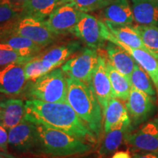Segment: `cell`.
<instances>
[{
  "label": "cell",
  "instance_id": "obj_1",
  "mask_svg": "<svg viewBox=\"0 0 158 158\" xmlns=\"http://www.w3.org/2000/svg\"><path fill=\"white\" fill-rule=\"evenodd\" d=\"M25 120L60 130L96 144L98 138L68 102H47L38 100L25 102Z\"/></svg>",
  "mask_w": 158,
  "mask_h": 158
},
{
  "label": "cell",
  "instance_id": "obj_2",
  "mask_svg": "<svg viewBox=\"0 0 158 158\" xmlns=\"http://www.w3.org/2000/svg\"><path fill=\"white\" fill-rule=\"evenodd\" d=\"M37 141L32 155L49 158H64L86 155L93 144L60 130L36 124Z\"/></svg>",
  "mask_w": 158,
  "mask_h": 158
},
{
  "label": "cell",
  "instance_id": "obj_3",
  "mask_svg": "<svg viewBox=\"0 0 158 158\" xmlns=\"http://www.w3.org/2000/svg\"><path fill=\"white\" fill-rule=\"evenodd\" d=\"M67 102L99 138L102 132V111L92 85L67 78Z\"/></svg>",
  "mask_w": 158,
  "mask_h": 158
},
{
  "label": "cell",
  "instance_id": "obj_4",
  "mask_svg": "<svg viewBox=\"0 0 158 158\" xmlns=\"http://www.w3.org/2000/svg\"><path fill=\"white\" fill-rule=\"evenodd\" d=\"M27 84L25 96L47 102H67L68 83L62 68H56Z\"/></svg>",
  "mask_w": 158,
  "mask_h": 158
},
{
  "label": "cell",
  "instance_id": "obj_5",
  "mask_svg": "<svg viewBox=\"0 0 158 158\" xmlns=\"http://www.w3.org/2000/svg\"><path fill=\"white\" fill-rule=\"evenodd\" d=\"M12 35L30 39L41 47L48 46L56 40V35L49 30L43 20L29 15H21L11 20Z\"/></svg>",
  "mask_w": 158,
  "mask_h": 158
},
{
  "label": "cell",
  "instance_id": "obj_6",
  "mask_svg": "<svg viewBox=\"0 0 158 158\" xmlns=\"http://www.w3.org/2000/svg\"><path fill=\"white\" fill-rule=\"evenodd\" d=\"M98 50L85 48L78 54L69 58L62 65V70L69 78L90 84L98 62Z\"/></svg>",
  "mask_w": 158,
  "mask_h": 158
},
{
  "label": "cell",
  "instance_id": "obj_7",
  "mask_svg": "<svg viewBox=\"0 0 158 158\" xmlns=\"http://www.w3.org/2000/svg\"><path fill=\"white\" fill-rule=\"evenodd\" d=\"M82 13L72 4H63L59 5L44 21L49 30L56 35L73 34Z\"/></svg>",
  "mask_w": 158,
  "mask_h": 158
},
{
  "label": "cell",
  "instance_id": "obj_8",
  "mask_svg": "<svg viewBox=\"0 0 158 158\" xmlns=\"http://www.w3.org/2000/svg\"><path fill=\"white\" fill-rule=\"evenodd\" d=\"M36 124L23 120L8 130V147L15 152L33 155L37 145Z\"/></svg>",
  "mask_w": 158,
  "mask_h": 158
},
{
  "label": "cell",
  "instance_id": "obj_9",
  "mask_svg": "<svg viewBox=\"0 0 158 158\" xmlns=\"http://www.w3.org/2000/svg\"><path fill=\"white\" fill-rule=\"evenodd\" d=\"M102 35L106 40L109 41L121 47L125 50L134 59L149 75L150 78L152 80L156 89L158 92V60L149 51L141 48H134L129 45L124 44L121 41L118 40L108 29L107 26L104 23L102 27Z\"/></svg>",
  "mask_w": 158,
  "mask_h": 158
},
{
  "label": "cell",
  "instance_id": "obj_10",
  "mask_svg": "<svg viewBox=\"0 0 158 158\" xmlns=\"http://www.w3.org/2000/svg\"><path fill=\"white\" fill-rule=\"evenodd\" d=\"M103 24L104 22L83 12L81 18L74 29L73 34L89 48L98 50L103 46L106 42L102 35Z\"/></svg>",
  "mask_w": 158,
  "mask_h": 158
},
{
  "label": "cell",
  "instance_id": "obj_11",
  "mask_svg": "<svg viewBox=\"0 0 158 158\" xmlns=\"http://www.w3.org/2000/svg\"><path fill=\"white\" fill-rule=\"evenodd\" d=\"M25 64L13 63L0 69V93L19 95L23 93L27 86L24 73Z\"/></svg>",
  "mask_w": 158,
  "mask_h": 158
},
{
  "label": "cell",
  "instance_id": "obj_12",
  "mask_svg": "<svg viewBox=\"0 0 158 158\" xmlns=\"http://www.w3.org/2000/svg\"><path fill=\"white\" fill-rule=\"evenodd\" d=\"M125 106L133 127L147 120L155 109L152 97L133 87H131Z\"/></svg>",
  "mask_w": 158,
  "mask_h": 158
},
{
  "label": "cell",
  "instance_id": "obj_13",
  "mask_svg": "<svg viewBox=\"0 0 158 158\" xmlns=\"http://www.w3.org/2000/svg\"><path fill=\"white\" fill-rule=\"evenodd\" d=\"M125 142L137 152H158V119L148 122L128 134Z\"/></svg>",
  "mask_w": 158,
  "mask_h": 158
},
{
  "label": "cell",
  "instance_id": "obj_14",
  "mask_svg": "<svg viewBox=\"0 0 158 158\" xmlns=\"http://www.w3.org/2000/svg\"><path fill=\"white\" fill-rule=\"evenodd\" d=\"M98 54V64L94 71L91 85L103 114L108 107L110 100L114 97L106 68L107 59L102 54Z\"/></svg>",
  "mask_w": 158,
  "mask_h": 158
},
{
  "label": "cell",
  "instance_id": "obj_15",
  "mask_svg": "<svg viewBox=\"0 0 158 158\" xmlns=\"http://www.w3.org/2000/svg\"><path fill=\"white\" fill-rule=\"evenodd\" d=\"M25 102L21 99L0 100V125L7 130L25 120Z\"/></svg>",
  "mask_w": 158,
  "mask_h": 158
},
{
  "label": "cell",
  "instance_id": "obj_16",
  "mask_svg": "<svg viewBox=\"0 0 158 158\" xmlns=\"http://www.w3.org/2000/svg\"><path fill=\"white\" fill-rule=\"evenodd\" d=\"M81 43L70 41L49 49L42 55H37L49 71L56 69L66 62L75 53L80 50Z\"/></svg>",
  "mask_w": 158,
  "mask_h": 158
},
{
  "label": "cell",
  "instance_id": "obj_17",
  "mask_svg": "<svg viewBox=\"0 0 158 158\" xmlns=\"http://www.w3.org/2000/svg\"><path fill=\"white\" fill-rule=\"evenodd\" d=\"M133 129L131 120L124 122L106 133L98 149V155L100 157L108 156L115 152L121 146L122 142L125 141L128 134Z\"/></svg>",
  "mask_w": 158,
  "mask_h": 158
},
{
  "label": "cell",
  "instance_id": "obj_18",
  "mask_svg": "<svg viewBox=\"0 0 158 158\" xmlns=\"http://www.w3.org/2000/svg\"><path fill=\"white\" fill-rule=\"evenodd\" d=\"M106 54L110 64L120 73L130 79V75L136 64L133 57L121 47L111 42L106 45Z\"/></svg>",
  "mask_w": 158,
  "mask_h": 158
},
{
  "label": "cell",
  "instance_id": "obj_19",
  "mask_svg": "<svg viewBox=\"0 0 158 158\" xmlns=\"http://www.w3.org/2000/svg\"><path fill=\"white\" fill-rule=\"evenodd\" d=\"M131 8L135 22L158 27V0H132Z\"/></svg>",
  "mask_w": 158,
  "mask_h": 158
},
{
  "label": "cell",
  "instance_id": "obj_20",
  "mask_svg": "<svg viewBox=\"0 0 158 158\" xmlns=\"http://www.w3.org/2000/svg\"><path fill=\"white\" fill-rule=\"evenodd\" d=\"M103 116L104 131L106 134L121 124L130 120L126 106L116 98L110 99Z\"/></svg>",
  "mask_w": 158,
  "mask_h": 158
},
{
  "label": "cell",
  "instance_id": "obj_21",
  "mask_svg": "<svg viewBox=\"0 0 158 158\" xmlns=\"http://www.w3.org/2000/svg\"><path fill=\"white\" fill-rule=\"evenodd\" d=\"M105 20L120 24H132L133 14L127 0H113L103 10Z\"/></svg>",
  "mask_w": 158,
  "mask_h": 158
},
{
  "label": "cell",
  "instance_id": "obj_22",
  "mask_svg": "<svg viewBox=\"0 0 158 158\" xmlns=\"http://www.w3.org/2000/svg\"><path fill=\"white\" fill-rule=\"evenodd\" d=\"M104 23L111 34L118 40L134 48H141L147 50L141 38L136 32L134 27L131 24H120L105 20Z\"/></svg>",
  "mask_w": 158,
  "mask_h": 158
},
{
  "label": "cell",
  "instance_id": "obj_23",
  "mask_svg": "<svg viewBox=\"0 0 158 158\" xmlns=\"http://www.w3.org/2000/svg\"><path fill=\"white\" fill-rule=\"evenodd\" d=\"M0 45L17 51L22 56L33 58L43 48L30 39L19 35H13L0 40Z\"/></svg>",
  "mask_w": 158,
  "mask_h": 158
},
{
  "label": "cell",
  "instance_id": "obj_24",
  "mask_svg": "<svg viewBox=\"0 0 158 158\" xmlns=\"http://www.w3.org/2000/svg\"><path fill=\"white\" fill-rule=\"evenodd\" d=\"M61 0H28L23 5L21 15H29L43 20L50 15L59 5Z\"/></svg>",
  "mask_w": 158,
  "mask_h": 158
},
{
  "label": "cell",
  "instance_id": "obj_25",
  "mask_svg": "<svg viewBox=\"0 0 158 158\" xmlns=\"http://www.w3.org/2000/svg\"><path fill=\"white\" fill-rule=\"evenodd\" d=\"M106 68H107V73L109 77L110 84H111L114 97L124 101H127L129 98L130 90H131V84H130V79L116 70L110 64L108 59Z\"/></svg>",
  "mask_w": 158,
  "mask_h": 158
},
{
  "label": "cell",
  "instance_id": "obj_26",
  "mask_svg": "<svg viewBox=\"0 0 158 158\" xmlns=\"http://www.w3.org/2000/svg\"><path fill=\"white\" fill-rule=\"evenodd\" d=\"M134 29L147 51L158 59V27L152 25H137Z\"/></svg>",
  "mask_w": 158,
  "mask_h": 158
},
{
  "label": "cell",
  "instance_id": "obj_27",
  "mask_svg": "<svg viewBox=\"0 0 158 158\" xmlns=\"http://www.w3.org/2000/svg\"><path fill=\"white\" fill-rule=\"evenodd\" d=\"M130 81L131 87L145 92L152 98L155 96V91L153 88L149 76L141 66L139 67L137 63L135 65L133 73L130 75Z\"/></svg>",
  "mask_w": 158,
  "mask_h": 158
},
{
  "label": "cell",
  "instance_id": "obj_28",
  "mask_svg": "<svg viewBox=\"0 0 158 158\" xmlns=\"http://www.w3.org/2000/svg\"><path fill=\"white\" fill-rule=\"evenodd\" d=\"M113 0H61L59 5L70 3L79 10L88 13L105 8Z\"/></svg>",
  "mask_w": 158,
  "mask_h": 158
},
{
  "label": "cell",
  "instance_id": "obj_29",
  "mask_svg": "<svg viewBox=\"0 0 158 158\" xmlns=\"http://www.w3.org/2000/svg\"><path fill=\"white\" fill-rule=\"evenodd\" d=\"M23 68H24L25 76L27 81L35 80L50 72L43 64L42 60L38 58L37 55L26 63Z\"/></svg>",
  "mask_w": 158,
  "mask_h": 158
},
{
  "label": "cell",
  "instance_id": "obj_30",
  "mask_svg": "<svg viewBox=\"0 0 158 158\" xmlns=\"http://www.w3.org/2000/svg\"><path fill=\"white\" fill-rule=\"evenodd\" d=\"M33 58L23 56L17 51L0 45V68H2L10 64H13V63L26 64Z\"/></svg>",
  "mask_w": 158,
  "mask_h": 158
},
{
  "label": "cell",
  "instance_id": "obj_31",
  "mask_svg": "<svg viewBox=\"0 0 158 158\" xmlns=\"http://www.w3.org/2000/svg\"><path fill=\"white\" fill-rule=\"evenodd\" d=\"M21 12L7 4L0 2V25L19 17Z\"/></svg>",
  "mask_w": 158,
  "mask_h": 158
},
{
  "label": "cell",
  "instance_id": "obj_32",
  "mask_svg": "<svg viewBox=\"0 0 158 158\" xmlns=\"http://www.w3.org/2000/svg\"><path fill=\"white\" fill-rule=\"evenodd\" d=\"M0 150L2 152H8V132L0 125Z\"/></svg>",
  "mask_w": 158,
  "mask_h": 158
},
{
  "label": "cell",
  "instance_id": "obj_33",
  "mask_svg": "<svg viewBox=\"0 0 158 158\" xmlns=\"http://www.w3.org/2000/svg\"><path fill=\"white\" fill-rule=\"evenodd\" d=\"M28 0H0V2L7 4V5H10L11 7H14V8L17 9L18 10L21 12L23 5Z\"/></svg>",
  "mask_w": 158,
  "mask_h": 158
},
{
  "label": "cell",
  "instance_id": "obj_34",
  "mask_svg": "<svg viewBox=\"0 0 158 158\" xmlns=\"http://www.w3.org/2000/svg\"><path fill=\"white\" fill-rule=\"evenodd\" d=\"M133 158H158V152H137L133 153Z\"/></svg>",
  "mask_w": 158,
  "mask_h": 158
},
{
  "label": "cell",
  "instance_id": "obj_35",
  "mask_svg": "<svg viewBox=\"0 0 158 158\" xmlns=\"http://www.w3.org/2000/svg\"><path fill=\"white\" fill-rule=\"evenodd\" d=\"M111 158H133L128 151H118L112 155Z\"/></svg>",
  "mask_w": 158,
  "mask_h": 158
},
{
  "label": "cell",
  "instance_id": "obj_36",
  "mask_svg": "<svg viewBox=\"0 0 158 158\" xmlns=\"http://www.w3.org/2000/svg\"><path fill=\"white\" fill-rule=\"evenodd\" d=\"M2 153H3V155H5L7 158H19V157H16V156H14V155H11V154H9L8 152H2Z\"/></svg>",
  "mask_w": 158,
  "mask_h": 158
},
{
  "label": "cell",
  "instance_id": "obj_37",
  "mask_svg": "<svg viewBox=\"0 0 158 158\" xmlns=\"http://www.w3.org/2000/svg\"><path fill=\"white\" fill-rule=\"evenodd\" d=\"M0 158H7L5 155H3L2 152H0Z\"/></svg>",
  "mask_w": 158,
  "mask_h": 158
},
{
  "label": "cell",
  "instance_id": "obj_38",
  "mask_svg": "<svg viewBox=\"0 0 158 158\" xmlns=\"http://www.w3.org/2000/svg\"><path fill=\"white\" fill-rule=\"evenodd\" d=\"M80 158H86V157H80Z\"/></svg>",
  "mask_w": 158,
  "mask_h": 158
},
{
  "label": "cell",
  "instance_id": "obj_39",
  "mask_svg": "<svg viewBox=\"0 0 158 158\" xmlns=\"http://www.w3.org/2000/svg\"><path fill=\"white\" fill-rule=\"evenodd\" d=\"M100 158H102V157H100Z\"/></svg>",
  "mask_w": 158,
  "mask_h": 158
}]
</instances>
